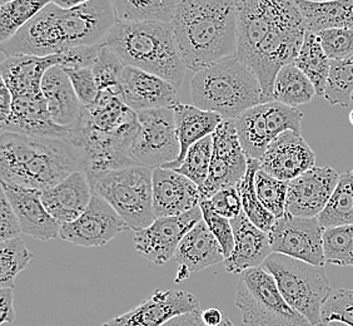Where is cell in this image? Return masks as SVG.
I'll use <instances>...</instances> for the list:
<instances>
[{
  "label": "cell",
  "instance_id": "cell-1",
  "mask_svg": "<svg viewBox=\"0 0 353 326\" xmlns=\"http://www.w3.org/2000/svg\"><path fill=\"white\" fill-rule=\"evenodd\" d=\"M237 47L234 57L257 77L271 102L279 69L294 63L305 41L303 15L294 0H236Z\"/></svg>",
  "mask_w": 353,
  "mask_h": 326
},
{
  "label": "cell",
  "instance_id": "cell-2",
  "mask_svg": "<svg viewBox=\"0 0 353 326\" xmlns=\"http://www.w3.org/2000/svg\"><path fill=\"white\" fill-rule=\"evenodd\" d=\"M116 21L112 0H93L72 9L50 3L0 48L4 55H59L70 48L102 44Z\"/></svg>",
  "mask_w": 353,
  "mask_h": 326
},
{
  "label": "cell",
  "instance_id": "cell-3",
  "mask_svg": "<svg viewBox=\"0 0 353 326\" xmlns=\"http://www.w3.org/2000/svg\"><path fill=\"white\" fill-rule=\"evenodd\" d=\"M170 26L185 67L194 73L236 53V0H181Z\"/></svg>",
  "mask_w": 353,
  "mask_h": 326
},
{
  "label": "cell",
  "instance_id": "cell-4",
  "mask_svg": "<svg viewBox=\"0 0 353 326\" xmlns=\"http://www.w3.org/2000/svg\"><path fill=\"white\" fill-rule=\"evenodd\" d=\"M77 171L85 172V160L69 140L13 132L0 135L1 182L44 191Z\"/></svg>",
  "mask_w": 353,
  "mask_h": 326
},
{
  "label": "cell",
  "instance_id": "cell-5",
  "mask_svg": "<svg viewBox=\"0 0 353 326\" xmlns=\"http://www.w3.org/2000/svg\"><path fill=\"white\" fill-rule=\"evenodd\" d=\"M125 66L158 75L179 89L185 64L170 23L116 21L103 41Z\"/></svg>",
  "mask_w": 353,
  "mask_h": 326
},
{
  "label": "cell",
  "instance_id": "cell-6",
  "mask_svg": "<svg viewBox=\"0 0 353 326\" xmlns=\"http://www.w3.org/2000/svg\"><path fill=\"white\" fill-rule=\"evenodd\" d=\"M190 99L198 108L233 121L265 103L257 77L234 55L197 72L190 81Z\"/></svg>",
  "mask_w": 353,
  "mask_h": 326
},
{
  "label": "cell",
  "instance_id": "cell-7",
  "mask_svg": "<svg viewBox=\"0 0 353 326\" xmlns=\"http://www.w3.org/2000/svg\"><path fill=\"white\" fill-rule=\"evenodd\" d=\"M93 195L105 200L130 230L141 231L154 222L153 170L130 166L88 175Z\"/></svg>",
  "mask_w": 353,
  "mask_h": 326
},
{
  "label": "cell",
  "instance_id": "cell-8",
  "mask_svg": "<svg viewBox=\"0 0 353 326\" xmlns=\"http://www.w3.org/2000/svg\"><path fill=\"white\" fill-rule=\"evenodd\" d=\"M262 267L276 280L285 301L312 326L322 324V307L332 291L325 266L272 252Z\"/></svg>",
  "mask_w": 353,
  "mask_h": 326
},
{
  "label": "cell",
  "instance_id": "cell-9",
  "mask_svg": "<svg viewBox=\"0 0 353 326\" xmlns=\"http://www.w3.org/2000/svg\"><path fill=\"white\" fill-rule=\"evenodd\" d=\"M236 306L248 326H312L290 305L274 278L259 266L239 275Z\"/></svg>",
  "mask_w": 353,
  "mask_h": 326
},
{
  "label": "cell",
  "instance_id": "cell-10",
  "mask_svg": "<svg viewBox=\"0 0 353 326\" xmlns=\"http://www.w3.org/2000/svg\"><path fill=\"white\" fill-rule=\"evenodd\" d=\"M303 113L283 103H261L245 111L234 121L245 156L261 160L274 138L285 131L301 133Z\"/></svg>",
  "mask_w": 353,
  "mask_h": 326
},
{
  "label": "cell",
  "instance_id": "cell-11",
  "mask_svg": "<svg viewBox=\"0 0 353 326\" xmlns=\"http://www.w3.org/2000/svg\"><path fill=\"white\" fill-rule=\"evenodd\" d=\"M139 128L130 147L132 160L154 170L176 161L179 156L173 108L138 112Z\"/></svg>",
  "mask_w": 353,
  "mask_h": 326
},
{
  "label": "cell",
  "instance_id": "cell-12",
  "mask_svg": "<svg viewBox=\"0 0 353 326\" xmlns=\"http://www.w3.org/2000/svg\"><path fill=\"white\" fill-rule=\"evenodd\" d=\"M212 137L211 167L205 184L199 189L201 201L210 200L218 191L237 186L248 167V157L241 146L233 119H223Z\"/></svg>",
  "mask_w": 353,
  "mask_h": 326
},
{
  "label": "cell",
  "instance_id": "cell-13",
  "mask_svg": "<svg viewBox=\"0 0 353 326\" xmlns=\"http://www.w3.org/2000/svg\"><path fill=\"white\" fill-rule=\"evenodd\" d=\"M325 227L319 218H297L285 213L268 232L272 251L299 258L312 265H326L323 249Z\"/></svg>",
  "mask_w": 353,
  "mask_h": 326
},
{
  "label": "cell",
  "instance_id": "cell-14",
  "mask_svg": "<svg viewBox=\"0 0 353 326\" xmlns=\"http://www.w3.org/2000/svg\"><path fill=\"white\" fill-rule=\"evenodd\" d=\"M203 218L201 207L179 216L159 218L154 222L137 231L134 247L139 255L157 266L164 265L174 258L176 249L184 236Z\"/></svg>",
  "mask_w": 353,
  "mask_h": 326
},
{
  "label": "cell",
  "instance_id": "cell-15",
  "mask_svg": "<svg viewBox=\"0 0 353 326\" xmlns=\"http://www.w3.org/2000/svg\"><path fill=\"white\" fill-rule=\"evenodd\" d=\"M130 230L110 204L93 195L88 209L73 222L61 224L59 238L83 247H101Z\"/></svg>",
  "mask_w": 353,
  "mask_h": 326
},
{
  "label": "cell",
  "instance_id": "cell-16",
  "mask_svg": "<svg viewBox=\"0 0 353 326\" xmlns=\"http://www.w3.org/2000/svg\"><path fill=\"white\" fill-rule=\"evenodd\" d=\"M340 175L331 166L313 167L288 184L285 213L297 218H319L331 200Z\"/></svg>",
  "mask_w": 353,
  "mask_h": 326
},
{
  "label": "cell",
  "instance_id": "cell-17",
  "mask_svg": "<svg viewBox=\"0 0 353 326\" xmlns=\"http://www.w3.org/2000/svg\"><path fill=\"white\" fill-rule=\"evenodd\" d=\"M199 310L197 298L183 290H156L141 305L102 326H163L179 315Z\"/></svg>",
  "mask_w": 353,
  "mask_h": 326
},
{
  "label": "cell",
  "instance_id": "cell-18",
  "mask_svg": "<svg viewBox=\"0 0 353 326\" xmlns=\"http://www.w3.org/2000/svg\"><path fill=\"white\" fill-rule=\"evenodd\" d=\"M119 95L130 109L174 108L179 104L178 88L163 78L125 66L119 82Z\"/></svg>",
  "mask_w": 353,
  "mask_h": 326
},
{
  "label": "cell",
  "instance_id": "cell-19",
  "mask_svg": "<svg viewBox=\"0 0 353 326\" xmlns=\"http://www.w3.org/2000/svg\"><path fill=\"white\" fill-rule=\"evenodd\" d=\"M259 163L261 170L290 182L316 167V153L301 133L285 131L272 141Z\"/></svg>",
  "mask_w": 353,
  "mask_h": 326
},
{
  "label": "cell",
  "instance_id": "cell-20",
  "mask_svg": "<svg viewBox=\"0 0 353 326\" xmlns=\"http://www.w3.org/2000/svg\"><path fill=\"white\" fill-rule=\"evenodd\" d=\"M201 204V190L176 170H153V212L156 218L179 216Z\"/></svg>",
  "mask_w": 353,
  "mask_h": 326
},
{
  "label": "cell",
  "instance_id": "cell-21",
  "mask_svg": "<svg viewBox=\"0 0 353 326\" xmlns=\"http://www.w3.org/2000/svg\"><path fill=\"white\" fill-rule=\"evenodd\" d=\"M1 190L19 218L23 233L41 241L59 238L61 224L44 207L41 191L8 182H1Z\"/></svg>",
  "mask_w": 353,
  "mask_h": 326
},
{
  "label": "cell",
  "instance_id": "cell-22",
  "mask_svg": "<svg viewBox=\"0 0 353 326\" xmlns=\"http://www.w3.org/2000/svg\"><path fill=\"white\" fill-rule=\"evenodd\" d=\"M0 131L65 140L69 137V127L58 126L52 119L43 93L13 97L12 112L7 121L0 124Z\"/></svg>",
  "mask_w": 353,
  "mask_h": 326
},
{
  "label": "cell",
  "instance_id": "cell-23",
  "mask_svg": "<svg viewBox=\"0 0 353 326\" xmlns=\"http://www.w3.org/2000/svg\"><path fill=\"white\" fill-rule=\"evenodd\" d=\"M234 233V250L224 260V267L230 274L242 272L263 265L271 255L272 246L268 233L262 231L242 211L237 218H232Z\"/></svg>",
  "mask_w": 353,
  "mask_h": 326
},
{
  "label": "cell",
  "instance_id": "cell-24",
  "mask_svg": "<svg viewBox=\"0 0 353 326\" xmlns=\"http://www.w3.org/2000/svg\"><path fill=\"white\" fill-rule=\"evenodd\" d=\"M92 198L88 175L83 171H77L54 187L41 191L44 207L61 224L73 222L82 216Z\"/></svg>",
  "mask_w": 353,
  "mask_h": 326
},
{
  "label": "cell",
  "instance_id": "cell-25",
  "mask_svg": "<svg viewBox=\"0 0 353 326\" xmlns=\"http://www.w3.org/2000/svg\"><path fill=\"white\" fill-rule=\"evenodd\" d=\"M174 258L178 264L176 282H179L192 272L202 271L210 266L224 262L225 256L217 238L202 218L181 241Z\"/></svg>",
  "mask_w": 353,
  "mask_h": 326
},
{
  "label": "cell",
  "instance_id": "cell-26",
  "mask_svg": "<svg viewBox=\"0 0 353 326\" xmlns=\"http://www.w3.org/2000/svg\"><path fill=\"white\" fill-rule=\"evenodd\" d=\"M59 66L58 55L48 57L35 55H4L0 64L1 79L13 97L41 95V81L48 69Z\"/></svg>",
  "mask_w": 353,
  "mask_h": 326
},
{
  "label": "cell",
  "instance_id": "cell-27",
  "mask_svg": "<svg viewBox=\"0 0 353 326\" xmlns=\"http://www.w3.org/2000/svg\"><path fill=\"white\" fill-rule=\"evenodd\" d=\"M41 92L50 117L58 126L70 127L79 119L84 106L61 67L54 66L48 69L41 81Z\"/></svg>",
  "mask_w": 353,
  "mask_h": 326
},
{
  "label": "cell",
  "instance_id": "cell-28",
  "mask_svg": "<svg viewBox=\"0 0 353 326\" xmlns=\"http://www.w3.org/2000/svg\"><path fill=\"white\" fill-rule=\"evenodd\" d=\"M173 111L179 141V156L176 161L163 166V169L176 170L181 167L190 147L205 137L212 136L223 118L217 113L198 108L194 104L179 103Z\"/></svg>",
  "mask_w": 353,
  "mask_h": 326
},
{
  "label": "cell",
  "instance_id": "cell-29",
  "mask_svg": "<svg viewBox=\"0 0 353 326\" xmlns=\"http://www.w3.org/2000/svg\"><path fill=\"white\" fill-rule=\"evenodd\" d=\"M307 32L317 35L326 29H353V0L312 3L297 0Z\"/></svg>",
  "mask_w": 353,
  "mask_h": 326
},
{
  "label": "cell",
  "instance_id": "cell-30",
  "mask_svg": "<svg viewBox=\"0 0 353 326\" xmlns=\"http://www.w3.org/2000/svg\"><path fill=\"white\" fill-rule=\"evenodd\" d=\"M316 95L317 92L312 82L294 63L279 69L273 84L272 101L297 108L311 102Z\"/></svg>",
  "mask_w": 353,
  "mask_h": 326
},
{
  "label": "cell",
  "instance_id": "cell-31",
  "mask_svg": "<svg viewBox=\"0 0 353 326\" xmlns=\"http://www.w3.org/2000/svg\"><path fill=\"white\" fill-rule=\"evenodd\" d=\"M294 64L312 82L317 97H325L331 59L321 46L317 35L307 32Z\"/></svg>",
  "mask_w": 353,
  "mask_h": 326
},
{
  "label": "cell",
  "instance_id": "cell-32",
  "mask_svg": "<svg viewBox=\"0 0 353 326\" xmlns=\"http://www.w3.org/2000/svg\"><path fill=\"white\" fill-rule=\"evenodd\" d=\"M117 21L170 23L176 0H112Z\"/></svg>",
  "mask_w": 353,
  "mask_h": 326
},
{
  "label": "cell",
  "instance_id": "cell-33",
  "mask_svg": "<svg viewBox=\"0 0 353 326\" xmlns=\"http://www.w3.org/2000/svg\"><path fill=\"white\" fill-rule=\"evenodd\" d=\"M259 167H261V163L259 160L248 158L247 172H245V177L238 182L237 189L241 200H242V209H243L245 216L250 218L251 222L256 224L262 231L268 233L271 231L277 218H274L271 212L265 209L257 196L254 178H256V173L259 170Z\"/></svg>",
  "mask_w": 353,
  "mask_h": 326
},
{
  "label": "cell",
  "instance_id": "cell-34",
  "mask_svg": "<svg viewBox=\"0 0 353 326\" xmlns=\"http://www.w3.org/2000/svg\"><path fill=\"white\" fill-rule=\"evenodd\" d=\"M319 220L325 229L353 224V170L340 175L336 190Z\"/></svg>",
  "mask_w": 353,
  "mask_h": 326
},
{
  "label": "cell",
  "instance_id": "cell-35",
  "mask_svg": "<svg viewBox=\"0 0 353 326\" xmlns=\"http://www.w3.org/2000/svg\"><path fill=\"white\" fill-rule=\"evenodd\" d=\"M52 0H10L0 7V44L13 38Z\"/></svg>",
  "mask_w": 353,
  "mask_h": 326
},
{
  "label": "cell",
  "instance_id": "cell-36",
  "mask_svg": "<svg viewBox=\"0 0 353 326\" xmlns=\"http://www.w3.org/2000/svg\"><path fill=\"white\" fill-rule=\"evenodd\" d=\"M34 253L29 251L24 240L10 238L0 242V286L12 287L15 279L23 270H26Z\"/></svg>",
  "mask_w": 353,
  "mask_h": 326
},
{
  "label": "cell",
  "instance_id": "cell-37",
  "mask_svg": "<svg viewBox=\"0 0 353 326\" xmlns=\"http://www.w3.org/2000/svg\"><path fill=\"white\" fill-rule=\"evenodd\" d=\"M353 55L342 61H331L325 98L332 106L348 107L352 103Z\"/></svg>",
  "mask_w": 353,
  "mask_h": 326
},
{
  "label": "cell",
  "instance_id": "cell-38",
  "mask_svg": "<svg viewBox=\"0 0 353 326\" xmlns=\"http://www.w3.org/2000/svg\"><path fill=\"white\" fill-rule=\"evenodd\" d=\"M323 249L326 264L353 267V224L325 229Z\"/></svg>",
  "mask_w": 353,
  "mask_h": 326
},
{
  "label": "cell",
  "instance_id": "cell-39",
  "mask_svg": "<svg viewBox=\"0 0 353 326\" xmlns=\"http://www.w3.org/2000/svg\"><path fill=\"white\" fill-rule=\"evenodd\" d=\"M212 151H213V137L208 136L194 143L184 157L183 162L176 172L190 178L201 189L210 175Z\"/></svg>",
  "mask_w": 353,
  "mask_h": 326
},
{
  "label": "cell",
  "instance_id": "cell-40",
  "mask_svg": "<svg viewBox=\"0 0 353 326\" xmlns=\"http://www.w3.org/2000/svg\"><path fill=\"white\" fill-rule=\"evenodd\" d=\"M288 181H282L271 176L263 170L257 171L254 184L261 202L276 218L285 215V201L288 192Z\"/></svg>",
  "mask_w": 353,
  "mask_h": 326
},
{
  "label": "cell",
  "instance_id": "cell-41",
  "mask_svg": "<svg viewBox=\"0 0 353 326\" xmlns=\"http://www.w3.org/2000/svg\"><path fill=\"white\" fill-rule=\"evenodd\" d=\"M124 68L125 64L121 61V58L102 43L92 67L99 92L114 90L119 93V82Z\"/></svg>",
  "mask_w": 353,
  "mask_h": 326
},
{
  "label": "cell",
  "instance_id": "cell-42",
  "mask_svg": "<svg viewBox=\"0 0 353 326\" xmlns=\"http://www.w3.org/2000/svg\"><path fill=\"white\" fill-rule=\"evenodd\" d=\"M321 316L322 324L339 321L353 326V289H332Z\"/></svg>",
  "mask_w": 353,
  "mask_h": 326
},
{
  "label": "cell",
  "instance_id": "cell-43",
  "mask_svg": "<svg viewBox=\"0 0 353 326\" xmlns=\"http://www.w3.org/2000/svg\"><path fill=\"white\" fill-rule=\"evenodd\" d=\"M199 207L203 213L204 222L208 226L213 236L217 238L218 242L223 250L224 256L225 258H230L234 250V233H233L231 220L218 215L217 212L212 209L208 200L201 201Z\"/></svg>",
  "mask_w": 353,
  "mask_h": 326
},
{
  "label": "cell",
  "instance_id": "cell-44",
  "mask_svg": "<svg viewBox=\"0 0 353 326\" xmlns=\"http://www.w3.org/2000/svg\"><path fill=\"white\" fill-rule=\"evenodd\" d=\"M319 43L331 61L353 55V29H326L317 33Z\"/></svg>",
  "mask_w": 353,
  "mask_h": 326
},
{
  "label": "cell",
  "instance_id": "cell-45",
  "mask_svg": "<svg viewBox=\"0 0 353 326\" xmlns=\"http://www.w3.org/2000/svg\"><path fill=\"white\" fill-rule=\"evenodd\" d=\"M74 87L75 93L84 107L90 106L99 95L92 68L64 69Z\"/></svg>",
  "mask_w": 353,
  "mask_h": 326
},
{
  "label": "cell",
  "instance_id": "cell-46",
  "mask_svg": "<svg viewBox=\"0 0 353 326\" xmlns=\"http://www.w3.org/2000/svg\"><path fill=\"white\" fill-rule=\"evenodd\" d=\"M102 44L88 47L70 48L58 55L59 67L63 69L92 68Z\"/></svg>",
  "mask_w": 353,
  "mask_h": 326
},
{
  "label": "cell",
  "instance_id": "cell-47",
  "mask_svg": "<svg viewBox=\"0 0 353 326\" xmlns=\"http://www.w3.org/2000/svg\"><path fill=\"white\" fill-rule=\"evenodd\" d=\"M212 209L217 212L218 215L223 218H237L238 215L243 211L242 209V200L239 196L237 186L227 187L223 190L218 191L210 200Z\"/></svg>",
  "mask_w": 353,
  "mask_h": 326
},
{
  "label": "cell",
  "instance_id": "cell-48",
  "mask_svg": "<svg viewBox=\"0 0 353 326\" xmlns=\"http://www.w3.org/2000/svg\"><path fill=\"white\" fill-rule=\"evenodd\" d=\"M21 232L19 218L17 216L13 206L8 201L4 191L0 196V238L1 241L19 238Z\"/></svg>",
  "mask_w": 353,
  "mask_h": 326
},
{
  "label": "cell",
  "instance_id": "cell-49",
  "mask_svg": "<svg viewBox=\"0 0 353 326\" xmlns=\"http://www.w3.org/2000/svg\"><path fill=\"white\" fill-rule=\"evenodd\" d=\"M17 318L14 310V294L12 287L0 290V324H12Z\"/></svg>",
  "mask_w": 353,
  "mask_h": 326
},
{
  "label": "cell",
  "instance_id": "cell-50",
  "mask_svg": "<svg viewBox=\"0 0 353 326\" xmlns=\"http://www.w3.org/2000/svg\"><path fill=\"white\" fill-rule=\"evenodd\" d=\"M163 326H208L202 319V311L196 310L192 313L179 315L174 319L170 320Z\"/></svg>",
  "mask_w": 353,
  "mask_h": 326
},
{
  "label": "cell",
  "instance_id": "cell-51",
  "mask_svg": "<svg viewBox=\"0 0 353 326\" xmlns=\"http://www.w3.org/2000/svg\"><path fill=\"white\" fill-rule=\"evenodd\" d=\"M13 95L7 87V84L1 79L0 81V124L6 122L12 112Z\"/></svg>",
  "mask_w": 353,
  "mask_h": 326
},
{
  "label": "cell",
  "instance_id": "cell-52",
  "mask_svg": "<svg viewBox=\"0 0 353 326\" xmlns=\"http://www.w3.org/2000/svg\"><path fill=\"white\" fill-rule=\"evenodd\" d=\"M223 318L224 314L221 310L214 309V307H211V309H207V310L202 311V319L208 326L219 325L223 321Z\"/></svg>",
  "mask_w": 353,
  "mask_h": 326
},
{
  "label": "cell",
  "instance_id": "cell-53",
  "mask_svg": "<svg viewBox=\"0 0 353 326\" xmlns=\"http://www.w3.org/2000/svg\"><path fill=\"white\" fill-rule=\"evenodd\" d=\"M89 1H93V0H52L53 4L63 8V9H72V8L79 7V6H83V4H87Z\"/></svg>",
  "mask_w": 353,
  "mask_h": 326
},
{
  "label": "cell",
  "instance_id": "cell-54",
  "mask_svg": "<svg viewBox=\"0 0 353 326\" xmlns=\"http://www.w3.org/2000/svg\"><path fill=\"white\" fill-rule=\"evenodd\" d=\"M317 326H348L346 324H343V323H339V321H331V323H323V324H321V325Z\"/></svg>",
  "mask_w": 353,
  "mask_h": 326
},
{
  "label": "cell",
  "instance_id": "cell-55",
  "mask_svg": "<svg viewBox=\"0 0 353 326\" xmlns=\"http://www.w3.org/2000/svg\"><path fill=\"white\" fill-rule=\"evenodd\" d=\"M218 326H234V324L232 323L231 320L228 319L225 315H224L223 321Z\"/></svg>",
  "mask_w": 353,
  "mask_h": 326
},
{
  "label": "cell",
  "instance_id": "cell-56",
  "mask_svg": "<svg viewBox=\"0 0 353 326\" xmlns=\"http://www.w3.org/2000/svg\"><path fill=\"white\" fill-rule=\"evenodd\" d=\"M307 1H312V3H327V1H333V0H307Z\"/></svg>",
  "mask_w": 353,
  "mask_h": 326
},
{
  "label": "cell",
  "instance_id": "cell-57",
  "mask_svg": "<svg viewBox=\"0 0 353 326\" xmlns=\"http://www.w3.org/2000/svg\"><path fill=\"white\" fill-rule=\"evenodd\" d=\"M350 122H351V124L353 126V109L351 111V113H350Z\"/></svg>",
  "mask_w": 353,
  "mask_h": 326
},
{
  "label": "cell",
  "instance_id": "cell-58",
  "mask_svg": "<svg viewBox=\"0 0 353 326\" xmlns=\"http://www.w3.org/2000/svg\"><path fill=\"white\" fill-rule=\"evenodd\" d=\"M8 1H10V0H0V4L3 6V4H6V3H8Z\"/></svg>",
  "mask_w": 353,
  "mask_h": 326
},
{
  "label": "cell",
  "instance_id": "cell-59",
  "mask_svg": "<svg viewBox=\"0 0 353 326\" xmlns=\"http://www.w3.org/2000/svg\"><path fill=\"white\" fill-rule=\"evenodd\" d=\"M352 103H353V95H352Z\"/></svg>",
  "mask_w": 353,
  "mask_h": 326
},
{
  "label": "cell",
  "instance_id": "cell-60",
  "mask_svg": "<svg viewBox=\"0 0 353 326\" xmlns=\"http://www.w3.org/2000/svg\"><path fill=\"white\" fill-rule=\"evenodd\" d=\"M294 1H297V0H294Z\"/></svg>",
  "mask_w": 353,
  "mask_h": 326
}]
</instances>
